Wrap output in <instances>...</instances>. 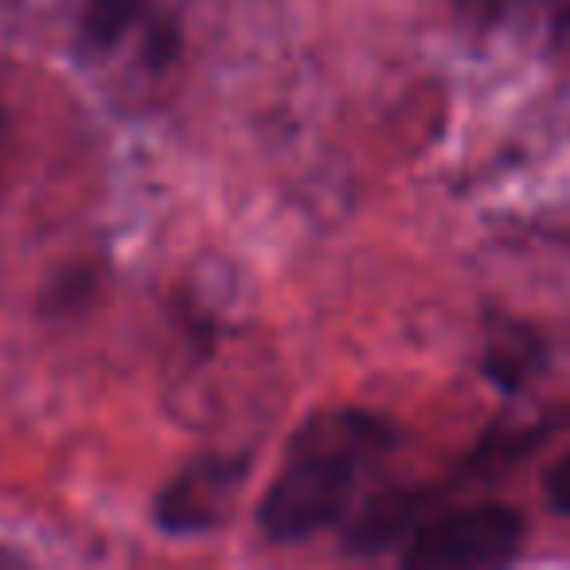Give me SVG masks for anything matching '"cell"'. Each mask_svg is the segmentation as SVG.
Listing matches in <instances>:
<instances>
[{
  "mask_svg": "<svg viewBox=\"0 0 570 570\" xmlns=\"http://www.w3.org/2000/svg\"><path fill=\"white\" fill-rule=\"evenodd\" d=\"M0 137H4V114H0Z\"/></svg>",
  "mask_w": 570,
  "mask_h": 570,
  "instance_id": "8",
  "label": "cell"
},
{
  "mask_svg": "<svg viewBox=\"0 0 570 570\" xmlns=\"http://www.w3.org/2000/svg\"><path fill=\"white\" fill-rule=\"evenodd\" d=\"M528 547V515L504 500L434 508L419 520L399 562L406 570H481L508 567Z\"/></svg>",
  "mask_w": 570,
  "mask_h": 570,
  "instance_id": "2",
  "label": "cell"
},
{
  "mask_svg": "<svg viewBox=\"0 0 570 570\" xmlns=\"http://www.w3.org/2000/svg\"><path fill=\"white\" fill-rule=\"evenodd\" d=\"M543 497L547 508L559 515H570V453H562L543 476Z\"/></svg>",
  "mask_w": 570,
  "mask_h": 570,
  "instance_id": "7",
  "label": "cell"
},
{
  "mask_svg": "<svg viewBox=\"0 0 570 570\" xmlns=\"http://www.w3.org/2000/svg\"><path fill=\"white\" fill-rule=\"evenodd\" d=\"M551 364L547 336L531 321L520 317H489L481 348V375L500 395H520L528 391Z\"/></svg>",
  "mask_w": 570,
  "mask_h": 570,
  "instance_id": "4",
  "label": "cell"
},
{
  "mask_svg": "<svg viewBox=\"0 0 570 570\" xmlns=\"http://www.w3.org/2000/svg\"><path fill=\"white\" fill-rule=\"evenodd\" d=\"M153 17V0H82L79 40L95 56L114 51L134 28H145Z\"/></svg>",
  "mask_w": 570,
  "mask_h": 570,
  "instance_id": "5",
  "label": "cell"
},
{
  "mask_svg": "<svg viewBox=\"0 0 570 570\" xmlns=\"http://www.w3.org/2000/svg\"><path fill=\"white\" fill-rule=\"evenodd\" d=\"M184 51V32H180V20L168 17V12H153L145 20V40H141V63L145 71H168V67L180 59Z\"/></svg>",
  "mask_w": 570,
  "mask_h": 570,
  "instance_id": "6",
  "label": "cell"
},
{
  "mask_svg": "<svg viewBox=\"0 0 570 570\" xmlns=\"http://www.w3.org/2000/svg\"><path fill=\"white\" fill-rule=\"evenodd\" d=\"M254 453L207 450L188 458L153 497V523L173 539H196L223 528L250 481Z\"/></svg>",
  "mask_w": 570,
  "mask_h": 570,
  "instance_id": "3",
  "label": "cell"
},
{
  "mask_svg": "<svg viewBox=\"0 0 570 570\" xmlns=\"http://www.w3.org/2000/svg\"><path fill=\"white\" fill-rule=\"evenodd\" d=\"M403 442L395 419L367 406L313 411L285 442L282 465L258 500L262 539L277 547L309 543L356 512V492Z\"/></svg>",
  "mask_w": 570,
  "mask_h": 570,
  "instance_id": "1",
  "label": "cell"
}]
</instances>
